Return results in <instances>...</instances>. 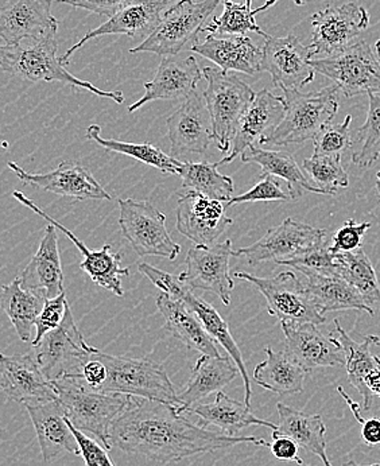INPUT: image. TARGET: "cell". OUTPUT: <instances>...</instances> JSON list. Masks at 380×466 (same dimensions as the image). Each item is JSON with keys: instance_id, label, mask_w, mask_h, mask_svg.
Returning a JSON list of instances; mask_svg holds the SVG:
<instances>
[{"instance_id": "47", "label": "cell", "mask_w": 380, "mask_h": 466, "mask_svg": "<svg viewBox=\"0 0 380 466\" xmlns=\"http://www.w3.org/2000/svg\"><path fill=\"white\" fill-rule=\"evenodd\" d=\"M293 200L289 190H283L282 185L278 181V177L272 174L262 173L258 184L252 187L249 192L236 196L228 202L227 207L244 202H270V201H290Z\"/></svg>"}, {"instance_id": "49", "label": "cell", "mask_w": 380, "mask_h": 466, "mask_svg": "<svg viewBox=\"0 0 380 466\" xmlns=\"http://www.w3.org/2000/svg\"><path fill=\"white\" fill-rule=\"evenodd\" d=\"M371 228L370 223H356L354 220H348L342 228L334 235V244L332 251L340 254V252H354L362 247L363 238Z\"/></svg>"}, {"instance_id": "56", "label": "cell", "mask_w": 380, "mask_h": 466, "mask_svg": "<svg viewBox=\"0 0 380 466\" xmlns=\"http://www.w3.org/2000/svg\"><path fill=\"white\" fill-rule=\"evenodd\" d=\"M342 466H380V464H371V465H363V464H357V462L354 461H348L345 462V464H343Z\"/></svg>"}, {"instance_id": "39", "label": "cell", "mask_w": 380, "mask_h": 466, "mask_svg": "<svg viewBox=\"0 0 380 466\" xmlns=\"http://www.w3.org/2000/svg\"><path fill=\"white\" fill-rule=\"evenodd\" d=\"M87 139L94 140L101 147L111 153L122 154L129 158L137 159L166 174H179L184 162L179 161L176 157L168 156L160 148L150 143L122 142L117 139H106L101 137L100 126H89L87 130Z\"/></svg>"}, {"instance_id": "32", "label": "cell", "mask_w": 380, "mask_h": 466, "mask_svg": "<svg viewBox=\"0 0 380 466\" xmlns=\"http://www.w3.org/2000/svg\"><path fill=\"white\" fill-rule=\"evenodd\" d=\"M174 299L184 302L185 305L199 317L200 321L204 325L205 329L211 334V337H212L216 342H219V344L224 348L225 352L230 355V358L235 361L236 366L239 368V372H241V379H243L244 391H246L244 401H246L249 406H252V383H250L249 373H247L246 364H244L241 350H239L235 339H233L232 334L230 332V327H228L227 321L222 319L221 313H219L211 303L200 299V297L194 296V294L191 293V289L188 288L185 283H182Z\"/></svg>"}, {"instance_id": "17", "label": "cell", "mask_w": 380, "mask_h": 466, "mask_svg": "<svg viewBox=\"0 0 380 466\" xmlns=\"http://www.w3.org/2000/svg\"><path fill=\"white\" fill-rule=\"evenodd\" d=\"M0 386L8 400L24 406L58 400L55 383L42 372L36 350L25 355H2Z\"/></svg>"}, {"instance_id": "21", "label": "cell", "mask_w": 380, "mask_h": 466, "mask_svg": "<svg viewBox=\"0 0 380 466\" xmlns=\"http://www.w3.org/2000/svg\"><path fill=\"white\" fill-rule=\"evenodd\" d=\"M14 198L21 202L22 205H25V207L32 209L34 213L49 221L50 224H53L56 228L60 229L65 236H67L72 240V243L80 249L81 255L84 258L83 262L80 263V268L94 280L96 285L111 291V293L120 297V299L125 296V291H123L122 288V278L128 277L129 268H123L120 266V263H122V254H112L111 244H106L100 251H92L75 233L69 231L60 221L50 218L46 212H44L41 208L36 207L24 193L14 192Z\"/></svg>"}, {"instance_id": "51", "label": "cell", "mask_w": 380, "mask_h": 466, "mask_svg": "<svg viewBox=\"0 0 380 466\" xmlns=\"http://www.w3.org/2000/svg\"><path fill=\"white\" fill-rule=\"evenodd\" d=\"M337 392L342 395L343 400L348 404L351 409L352 414L354 415V420L362 426V440L365 445L368 446H380V418H371V420H365L362 415V406L352 400L348 397L347 392L344 391L343 387H337Z\"/></svg>"}, {"instance_id": "5", "label": "cell", "mask_w": 380, "mask_h": 466, "mask_svg": "<svg viewBox=\"0 0 380 466\" xmlns=\"http://www.w3.org/2000/svg\"><path fill=\"white\" fill-rule=\"evenodd\" d=\"M339 92L337 86L309 94L283 92L285 116L277 130L262 140L261 145L289 146L313 140L324 127L331 125L339 111Z\"/></svg>"}, {"instance_id": "16", "label": "cell", "mask_w": 380, "mask_h": 466, "mask_svg": "<svg viewBox=\"0 0 380 466\" xmlns=\"http://www.w3.org/2000/svg\"><path fill=\"white\" fill-rule=\"evenodd\" d=\"M8 167L24 184L55 193L76 201H111V195L101 187L94 174L75 161H64L49 173L32 174L15 164L8 162Z\"/></svg>"}, {"instance_id": "22", "label": "cell", "mask_w": 380, "mask_h": 466, "mask_svg": "<svg viewBox=\"0 0 380 466\" xmlns=\"http://www.w3.org/2000/svg\"><path fill=\"white\" fill-rule=\"evenodd\" d=\"M173 0H134L123 7L119 13L108 18L106 24L91 30L83 36V39L67 50L60 60L64 66L69 64V58L81 49L87 42L98 36L111 35V34H126L132 38H143L145 41L162 21L163 14L168 10Z\"/></svg>"}, {"instance_id": "46", "label": "cell", "mask_w": 380, "mask_h": 466, "mask_svg": "<svg viewBox=\"0 0 380 466\" xmlns=\"http://www.w3.org/2000/svg\"><path fill=\"white\" fill-rule=\"evenodd\" d=\"M352 116L347 115L340 125H328L314 137L313 156L343 157L352 147V137L349 133Z\"/></svg>"}, {"instance_id": "55", "label": "cell", "mask_w": 380, "mask_h": 466, "mask_svg": "<svg viewBox=\"0 0 380 466\" xmlns=\"http://www.w3.org/2000/svg\"><path fill=\"white\" fill-rule=\"evenodd\" d=\"M278 0H267L266 3H264L262 7L255 8V10H252L253 15H258L259 13H263V11L269 10L270 7H272V5L277 3ZM295 5H303L306 3V0H294Z\"/></svg>"}, {"instance_id": "7", "label": "cell", "mask_w": 380, "mask_h": 466, "mask_svg": "<svg viewBox=\"0 0 380 466\" xmlns=\"http://www.w3.org/2000/svg\"><path fill=\"white\" fill-rule=\"evenodd\" d=\"M222 2L224 0H179L165 11L159 27L129 53H154L163 57L179 55L188 42L197 44V36L204 30L205 21Z\"/></svg>"}, {"instance_id": "26", "label": "cell", "mask_w": 380, "mask_h": 466, "mask_svg": "<svg viewBox=\"0 0 380 466\" xmlns=\"http://www.w3.org/2000/svg\"><path fill=\"white\" fill-rule=\"evenodd\" d=\"M22 288L45 299H55L64 293V272L58 251V233L53 224L45 228L38 251L19 275Z\"/></svg>"}, {"instance_id": "3", "label": "cell", "mask_w": 380, "mask_h": 466, "mask_svg": "<svg viewBox=\"0 0 380 466\" xmlns=\"http://www.w3.org/2000/svg\"><path fill=\"white\" fill-rule=\"evenodd\" d=\"M55 386L58 401L72 425L95 435L107 451H111L109 431L112 423L126 409L128 397L96 391L80 378L61 379L55 381Z\"/></svg>"}, {"instance_id": "41", "label": "cell", "mask_w": 380, "mask_h": 466, "mask_svg": "<svg viewBox=\"0 0 380 466\" xmlns=\"http://www.w3.org/2000/svg\"><path fill=\"white\" fill-rule=\"evenodd\" d=\"M340 278L351 283L370 305L380 303V277L362 248L340 252Z\"/></svg>"}, {"instance_id": "35", "label": "cell", "mask_w": 380, "mask_h": 466, "mask_svg": "<svg viewBox=\"0 0 380 466\" xmlns=\"http://www.w3.org/2000/svg\"><path fill=\"white\" fill-rule=\"evenodd\" d=\"M280 423L275 435H286L298 443L300 448L311 451L325 466H332L326 454V426L321 415H308L283 403L277 404Z\"/></svg>"}, {"instance_id": "28", "label": "cell", "mask_w": 380, "mask_h": 466, "mask_svg": "<svg viewBox=\"0 0 380 466\" xmlns=\"http://www.w3.org/2000/svg\"><path fill=\"white\" fill-rule=\"evenodd\" d=\"M191 52L212 61L224 72L235 70L249 76L263 72V49H259L249 36L208 35L202 44L191 45Z\"/></svg>"}, {"instance_id": "53", "label": "cell", "mask_w": 380, "mask_h": 466, "mask_svg": "<svg viewBox=\"0 0 380 466\" xmlns=\"http://www.w3.org/2000/svg\"><path fill=\"white\" fill-rule=\"evenodd\" d=\"M298 443L286 435H275L272 437V442L270 443V451L275 459L283 462H297L298 465H303V459L298 454Z\"/></svg>"}, {"instance_id": "19", "label": "cell", "mask_w": 380, "mask_h": 466, "mask_svg": "<svg viewBox=\"0 0 380 466\" xmlns=\"http://www.w3.org/2000/svg\"><path fill=\"white\" fill-rule=\"evenodd\" d=\"M166 123L171 143V156L176 158L185 154L205 153L212 143V117L204 97L197 92L182 101Z\"/></svg>"}, {"instance_id": "6", "label": "cell", "mask_w": 380, "mask_h": 466, "mask_svg": "<svg viewBox=\"0 0 380 466\" xmlns=\"http://www.w3.org/2000/svg\"><path fill=\"white\" fill-rule=\"evenodd\" d=\"M202 73L207 80L204 99L212 117L213 140L219 150L228 153L239 122L256 94L238 76L221 67L205 66Z\"/></svg>"}, {"instance_id": "1", "label": "cell", "mask_w": 380, "mask_h": 466, "mask_svg": "<svg viewBox=\"0 0 380 466\" xmlns=\"http://www.w3.org/2000/svg\"><path fill=\"white\" fill-rule=\"evenodd\" d=\"M109 440L112 448L162 464L239 443L270 448V443L262 438L208 431L182 417L176 406L137 397H128L126 409L112 423Z\"/></svg>"}, {"instance_id": "45", "label": "cell", "mask_w": 380, "mask_h": 466, "mask_svg": "<svg viewBox=\"0 0 380 466\" xmlns=\"http://www.w3.org/2000/svg\"><path fill=\"white\" fill-rule=\"evenodd\" d=\"M280 266H289L297 269L300 274L331 275L340 277L339 254L332 251L326 244L305 252L300 257L278 263Z\"/></svg>"}, {"instance_id": "33", "label": "cell", "mask_w": 380, "mask_h": 466, "mask_svg": "<svg viewBox=\"0 0 380 466\" xmlns=\"http://www.w3.org/2000/svg\"><path fill=\"white\" fill-rule=\"evenodd\" d=\"M306 291L321 313L363 310L374 316L373 305L347 280L331 275L301 274Z\"/></svg>"}, {"instance_id": "20", "label": "cell", "mask_w": 380, "mask_h": 466, "mask_svg": "<svg viewBox=\"0 0 380 466\" xmlns=\"http://www.w3.org/2000/svg\"><path fill=\"white\" fill-rule=\"evenodd\" d=\"M285 112V97L272 94L269 89L258 92L239 122L230 153L219 162L218 167L235 161L247 148L256 146V143L261 145L262 140L277 130Z\"/></svg>"}, {"instance_id": "42", "label": "cell", "mask_w": 380, "mask_h": 466, "mask_svg": "<svg viewBox=\"0 0 380 466\" xmlns=\"http://www.w3.org/2000/svg\"><path fill=\"white\" fill-rule=\"evenodd\" d=\"M222 5H224V11H222L221 15L212 19V22L207 25L202 32L218 36L244 35L249 32L259 34L264 38L269 36V34L264 33L258 26L252 7L247 5L246 3L224 0Z\"/></svg>"}, {"instance_id": "30", "label": "cell", "mask_w": 380, "mask_h": 466, "mask_svg": "<svg viewBox=\"0 0 380 466\" xmlns=\"http://www.w3.org/2000/svg\"><path fill=\"white\" fill-rule=\"evenodd\" d=\"M187 412L197 415L201 426H216L228 435H236L239 431L250 426H263V428L277 431L278 425L261 420L250 409L246 401H239L228 397L221 391L216 394L212 403H196L187 410Z\"/></svg>"}, {"instance_id": "10", "label": "cell", "mask_w": 380, "mask_h": 466, "mask_svg": "<svg viewBox=\"0 0 380 466\" xmlns=\"http://www.w3.org/2000/svg\"><path fill=\"white\" fill-rule=\"evenodd\" d=\"M95 350L87 344L78 330L70 308H67L60 328L46 334L39 345L34 347L42 372L53 383L61 379L80 378Z\"/></svg>"}, {"instance_id": "34", "label": "cell", "mask_w": 380, "mask_h": 466, "mask_svg": "<svg viewBox=\"0 0 380 466\" xmlns=\"http://www.w3.org/2000/svg\"><path fill=\"white\" fill-rule=\"evenodd\" d=\"M334 327L336 330L334 334L344 350L349 381L363 397L362 410L370 411L374 403V394L365 386V380L380 367V359L371 352V345H380L379 337L367 336L362 342H357L343 329L342 324L337 319H334Z\"/></svg>"}, {"instance_id": "60", "label": "cell", "mask_w": 380, "mask_h": 466, "mask_svg": "<svg viewBox=\"0 0 380 466\" xmlns=\"http://www.w3.org/2000/svg\"><path fill=\"white\" fill-rule=\"evenodd\" d=\"M378 181H380V171L378 173Z\"/></svg>"}, {"instance_id": "2", "label": "cell", "mask_w": 380, "mask_h": 466, "mask_svg": "<svg viewBox=\"0 0 380 466\" xmlns=\"http://www.w3.org/2000/svg\"><path fill=\"white\" fill-rule=\"evenodd\" d=\"M57 30L36 39L32 45H13L0 47V66L5 72L33 83H58L84 88L100 97L114 100L117 104L125 103V96L120 91L107 92L98 89L89 81L80 80L65 69V66L57 57Z\"/></svg>"}, {"instance_id": "40", "label": "cell", "mask_w": 380, "mask_h": 466, "mask_svg": "<svg viewBox=\"0 0 380 466\" xmlns=\"http://www.w3.org/2000/svg\"><path fill=\"white\" fill-rule=\"evenodd\" d=\"M180 176L185 190L201 193L210 198L228 204L233 198L235 184L232 177L219 171L218 164L210 162H184Z\"/></svg>"}, {"instance_id": "59", "label": "cell", "mask_w": 380, "mask_h": 466, "mask_svg": "<svg viewBox=\"0 0 380 466\" xmlns=\"http://www.w3.org/2000/svg\"><path fill=\"white\" fill-rule=\"evenodd\" d=\"M246 5H250V7H252V0H246Z\"/></svg>"}, {"instance_id": "48", "label": "cell", "mask_w": 380, "mask_h": 466, "mask_svg": "<svg viewBox=\"0 0 380 466\" xmlns=\"http://www.w3.org/2000/svg\"><path fill=\"white\" fill-rule=\"evenodd\" d=\"M67 308H69V305H67L65 291L57 299H45L44 309H42L41 314L36 321V337L33 339V347L39 345V342L44 339L46 334L60 328Z\"/></svg>"}, {"instance_id": "4", "label": "cell", "mask_w": 380, "mask_h": 466, "mask_svg": "<svg viewBox=\"0 0 380 466\" xmlns=\"http://www.w3.org/2000/svg\"><path fill=\"white\" fill-rule=\"evenodd\" d=\"M94 355L107 366V380L98 391L160 401L180 407L179 392L165 368L148 359L112 356L95 350Z\"/></svg>"}, {"instance_id": "54", "label": "cell", "mask_w": 380, "mask_h": 466, "mask_svg": "<svg viewBox=\"0 0 380 466\" xmlns=\"http://www.w3.org/2000/svg\"><path fill=\"white\" fill-rule=\"evenodd\" d=\"M107 373H108V370H107L106 364L94 355L91 360L84 366L80 379H83L87 386L98 391V390L106 383Z\"/></svg>"}, {"instance_id": "11", "label": "cell", "mask_w": 380, "mask_h": 466, "mask_svg": "<svg viewBox=\"0 0 380 466\" xmlns=\"http://www.w3.org/2000/svg\"><path fill=\"white\" fill-rule=\"evenodd\" d=\"M312 66L320 75L334 81L348 99L380 92L378 56L363 39H357L334 57L312 60Z\"/></svg>"}, {"instance_id": "36", "label": "cell", "mask_w": 380, "mask_h": 466, "mask_svg": "<svg viewBox=\"0 0 380 466\" xmlns=\"http://www.w3.org/2000/svg\"><path fill=\"white\" fill-rule=\"evenodd\" d=\"M267 359L255 367L253 380L267 391L278 395H294L303 391L306 370L286 352L264 348Z\"/></svg>"}, {"instance_id": "25", "label": "cell", "mask_w": 380, "mask_h": 466, "mask_svg": "<svg viewBox=\"0 0 380 466\" xmlns=\"http://www.w3.org/2000/svg\"><path fill=\"white\" fill-rule=\"evenodd\" d=\"M202 76L204 73L200 69L194 57H188L187 60L182 61L163 58L157 69L156 77L143 84L145 95L128 106L129 114L138 111L151 101L187 100L196 92Z\"/></svg>"}, {"instance_id": "57", "label": "cell", "mask_w": 380, "mask_h": 466, "mask_svg": "<svg viewBox=\"0 0 380 466\" xmlns=\"http://www.w3.org/2000/svg\"><path fill=\"white\" fill-rule=\"evenodd\" d=\"M375 52H376V56H378V60H379V63H380V39L375 44Z\"/></svg>"}, {"instance_id": "31", "label": "cell", "mask_w": 380, "mask_h": 466, "mask_svg": "<svg viewBox=\"0 0 380 466\" xmlns=\"http://www.w3.org/2000/svg\"><path fill=\"white\" fill-rule=\"evenodd\" d=\"M239 368L231 358H211L202 355L194 364L187 387L179 394L180 414H185L193 404L202 398L221 392L225 386L235 380Z\"/></svg>"}, {"instance_id": "29", "label": "cell", "mask_w": 380, "mask_h": 466, "mask_svg": "<svg viewBox=\"0 0 380 466\" xmlns=\"http://www.w3.org/2000/svg\"><path fill=\"white\" fill-rule=\"evenodd\" d=\"M157 308L165 319V329L179 339L190 350L201 352L211 358H221L215 339L207 332L199 317L181 300L171 299L160 293L157 299Z\"/></svg>"}, {"instance_id": "43", "label": "cell", "mask_w": 380, "mask_h": 466, "mask_svg": "<svg viewBox=\"0 0 380 466\" xmlns=\"http://www.w3.org/2000/svg\"><path fill=\"white\" fill-rule=\"evenodd\" d=\"M367 120L356 131L360 147L352 154V162L359 167H370L380 159V92L368 95Z\"/></svg>"}, {"instance_id": "24", "label": "cell", "mask_w": 380, "mask_h": 466, "mask_svg": "<svg viewBox=\"0 0 380 466\" xmlns=\"http://www.w3.org/2000/svg\"><path fill=\"white\" fill-rule=\"evenodd\" d=\"M285 334V352L306 372L316 368L345 366L342 344L334 333L326 337L314 324H287L282 322Z\"/></svg>"}, {"instance_id": "52", "label": "cell", "mask_w": 380, "mask_h": 466, "mask_svg": "<svg viewBox=\"0 0 380 466\" xmlns=\"http://www.w3.org/2000/svg\"><path fill=\"white\" fill-rule=\"evenodd\" d=\"M134 0H58V3L69 5L72 7L83 8V10L91 11L101 16H114L119 13L123 7H126Z\"/></svg>"}, {"instance_id": "27", "label": "cell", "mask_w": 380, "mask_h": 466, "mask_svg": "<svg viewBox=\"0 0 380 466\" xmlns=\"http://www.w3.org/2000/svg\"><path fill=\"white\" fill-rule=\"evenodd\" d=\"M25 407L36 428L42 459L45 462L50 464L63 453L80 456V446L73 434L67 412L60 401L53 400Z\"/></svg>"}, {"instance_id": "18", "label": "cell", "mask_w": 380, "mask_h": 466, "mask_svg": "<svg viewBox=\"0 0 380 466\" xmlns=\"http://www.w3.org/2000/svg\"><path fill=\"white\" fill-rule=\"evenodd\" d=\"M227 204L201 193L187 190L177 204V229L194 246H212L232 226V218L225 215Z\"/></svg>"}, {"instance_id": "37", "label": "cell", "mask_w": 380, "mask_h": 466, "mask_svg": "<svg viewBox=\"0 0 380 466\" xmlns=\"http://www.w3.org/2000/svg\"><path fill=\"white\" fill-rule=\"evenodd\" d=\"M241 159L243 164L259 165L264 174H272L278 178H282L286 182L287 190L292 195L293 200L300 198L303 190L317 193V195H326L324 190L313 187L308 181L295 159L283 151L264 150V148L252 146L241 154Z\"/></svg>"}, {"instance_id": "23", "label": "cell", "mask_w": 380, "mask_h": 466, "mask_svg": "<svg viewBox=\"0 0 380 466\" xmlns=\"http://www.w3.org/2000/svg\"><path fill=\"white\" fill-rule=\"evenodd\" d=\"M58 29L52 0H0V36L5 45L39 39Z\"/></svg>"}, {"instance_id": "8", "label": "cell", "mask_w": 380, "mask_h": 466, "mask_svg": "<svg viewBox=\"0 0 380 466\" xmlns=\"http://www.w3.org/2000/svg\"><path fill=\"white\" fill-rule=\"evenodd\" d=\"M233 277L255 286L266 299L269 313L280 319L281 324L321 325L326 321L306 291L303 278L295 272L283 271L272 278L235 272Z\"/></svg>"}, {"instance_id": "50", "label": "cell", "mask_w": 380, "mask_h": 466, "mask_svg": "<svg viewBox=\"0 0 380 466\" xmlns=\"http://www.w3.org/2000/svg\"><path fill=\"white\" fill-rule=\"evenodd\" d=\"M69 423L73 434H75L76 440H77L78 446H80V456L83 457L86 466H114L104 446L96 442L92 438L87 437L83 431L76 429L70 420Z\"/></svg>"}, {"instance_id": "12", "label": "cell", "mask_w": 380, "mask_h": 466, "mask_svg": "<svg viewBox=\"0 0 380 466\" xmlns=\"http://www.w3.org/2000/svg\"><path fill=\"white\" fill-rule=\"evenodd\" d=\"M370 25L368 11L356 3L317 11L312 16V60L334 57L357 41L360 33Z\"/></svg>"}, {"instance_id": "13", "label": "cell", "mask_w": 380, "mask_h": 466, "mask_svg": "<svg viewBox=\"0 0 380 466\" xmlns=\"http://www.w3.org/2000/svg\"><path fill=\"white\" fill-rule=\"evenodd\" d=\"M325 229L314 228L289 218L275 228L269 229L266 235L252 246L239 248L233 257L244 258L252 266L269 260L278 265L283 260L293 259L318 248L325 244Z\"/></svg>"}, {"instance_id": "9", "label": "cell", "mask_w": 380, "mask_h": 466, "mask_svg": "<svg viewBox=\"0 0 380 466\" xmlns=\"http://www.w3.org/2000/svg\"><path fill=\"white\" fill-rule=\"evenodd\" d=\"M119 227L139 257L166 258L173 262L181 252L166 228V216L150 202L119 200Z\"/></svg>"}, {"instance_id": "38", "label": "cell", "mask_w": 380, "mask_h": 466, "mask_svg": "<svg viewBox=\"0 0 380 466\" xmlns=\"http://www.w3.org/2000/svg\"><path fill=\"white\" fill-rule=\"evenodd\" d=\"M45 306V299L22 288L21 279L15 278L2 290V308L15 328L22 341H32L33 327Z\"/></svg>"}, {"instance_id": "58", "label": "cell", "mask_w": 380, "mask_h": 466, "mask_svg": "<svg viewBox=\"0 0 380 466\" xmlns=\"http://www.w3.org/2000/svg\"><path fill=\"white\" fill-rule=\"evenodd\" d=\"M376 190H378V196L380 200V181L376 182Z\"/></svg>"}, {"instance_id": "15", "label": "cell", "mask_w": 380, "mask_h": 466, "mask_svg": "<svg viewBox=\"0 0 380 466\" xmlns=\"http://www.w3.org/2000/svg\"><path fill=\"white\" fill-rule=\"evenodd\" d=\"M262 69L272 76V86L281 91H300L314 80L311 49L298 36L269 35L264 42Z\"/></svg>"}, {"instance_id": "14", "label": "cell", "mask_w": 380, "mask_h": 466, "mask_svg": "<svg viewBox=\"0 0 380 466\" xmlns=\"http://www.w3.org/2000/svg\"><path fill=\"white\" fill-rule=\"evenodd\" d=\"M235 251L230 238L212 246H193L185 258V271L180 279L188 288L210 291L230 306L231 293L235 288L230 271V260Z\"/></svg>"}, {"instance_id": "44", "label": "cell", "mask_w": 380, "mask_h": 466, "mask_svg": "<svg viewBox=\"0 0 380 466\" xmlns=\"http://www.w3.org/2000/svg\"><path fill=\"white\" fill-rule=\"evenodd\" d=\"M303 168L316 187L328 196L336 195L337 190L349 187V177L343 167L342 157L313 156L303 161Z\"/></svg>"}]
</instances>
